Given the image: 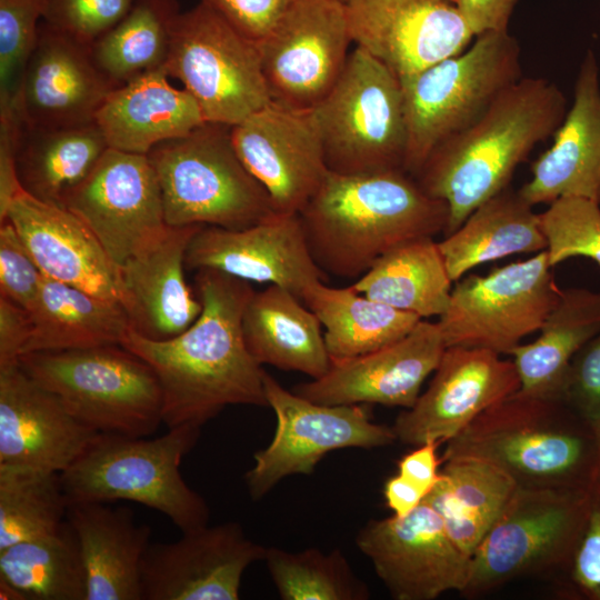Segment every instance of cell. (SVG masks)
<instances>
[{
    "mask_svg": "<svg viewBox=\"0 0 600 600\" xmlns=\"http://www.w3.org/2000/svg\"><path fill=\"white\" fill-rule=\"evenodd\" d=\"M147 156L158 177L168 226L236 230L274 213L268 192L239 158L229 126L206 122Z\"/></svg>",
    "mask_w": 600,
    "mask_h": 600,
    "instance_id": "cell-6",
    "label": "cell"
},
{
    "mask_svg": "<svg viewBox=\"0 0 600 600\" xmlns=\"http://www.w3.org/2000/svg\"><path fill=\"white\" fill-rule=\"evenodd\" d=\"M22 122L11 107L0 108V223L13 199L22 191L17 171V152Z\"/></svg>",
    "mask_w": 600,
    "mask_h": 600,
    "instance_id": "cell-49",
    "label": "cell"
},
{
    "mask_svg": "<svg viewBox=\"0 0 600 600\" xmlns=\"http://www.w3.org/2000/svg\"><path fill=\"white\" fill-rule=\"evenodd\" d=\"M6 220L44 276L121 304L118 267L71 211L22 190L11 202Z\"/></svg>",
    "mask_w": 600,
    "mask_h": 600,
    "instance_id": "cell-25",
    "label": "cell"
},
{
    "mask_svg": "<svg viewBox=\"0 0 600 600\" xmlns=\"http://www.w3.org/2000/svg\"><path fill=\"white\" fill-rule=\"evenodd\" d=\"M114 88L93 63L89 47L42 20L10 107L29 127L80 126L94 122Z\"/></svg>",
    "mask_w": 600,
    "mask_h": 600,
    "instance_id": "cell-23",
    "label": "cell"
},
{
    "mask_svg": "<svg viewBox=\"0 0 600 600\" xmlns=\"http://www.w3.org/2000/svg\"><path fill=\"white\" fill-rule=\"evenodd\" d=\"M196 294L201 312L181 333L148 339L129 329L121 346L154 371L162 391V423L202 428L226 407H268L261 366L248 351L242 314L254 292L250 282L199 269Z\"/></svg>",
    "mask_w": 600,
    "mask_h": 600,
    "instance_id": "cell-1",
    "label": "cell"
},
{
    "mask_svg": "<svg viewBox=\"0 0 600 600\" xmlns=\"http://www.w3.org/2000/svg\"><path fill=\"white\" fill-rule=\"evenodd\" d=\"M566 112V98L556 83L522 77L473 123L430 152L414 178L426 193L447 203L443 236L509 188L517 167L553 136Z\"/></svg>",
    "mask_w": 600,
    "mask_h": 600,
    "instance_id": "cell-3",
    "label": "cell"
},
{
    "mask_svg": "<svg viewBox=\"0 0 600 600\" xmlns=\"http://www.w3.org/2000/svg\"><path fill=\"white\" fill-rule=\"evenodd\" d=\"M453 282L471 269L517 253L547 249L539 213L510 188L476 208L439 242Z\"/></svg>",
    "mask_w": 600,
    "mask_h": 600,
    "instance_id": "cell-32",
    "label": "cell"
},
{
    "mask_svg": "<svg viewBox=\"0 0 600 600\" xmlns=\"http://www.w3.org/2000/svg\"><path fill=\"white\" fill-rule=\"evenodd\" d=\"M597 431V464H596V474H594V486L600 488V428L596 429Z\"/></svg>",
    "mask_w": 600,
    "mask_h": 600,
    "instance_id": "cell-55",
    "label": "cell"
},
{
    "mask_svg": "<svg viewBox=\"0 0 600 600\" xmlns=\"http://www.w3.org/2000/svg\"><path fill=\"white\" fill-rule=\"evenodd\" d=\"M453 283L439 242L422 237L384 253L351 287L370 299L426 319L446 311Z\"/></svg>",
    "mask_w": 600,
    "mask_h": 600,
    "instance_id": "cell-36",
    "label": "cell"
},
{
    "mask_svg": "<svg viewBox=\"0 0 600 600\" xmlns=\"http://www.w3.org/2000/svg\"><path fill=\"white\" fill-rule=\"evenodd\" d=\"M521 78L520 47L506 30L482 33L460 53L400 80L407 128L403 170L414 177L438 144L473 123Z\"/></svg>",
    "mask_w": 600,
    "mask_h": 600,
    "instance_id": "cell-7",
    "label": "cell"
},
{
    "mask_svg": "<svg viewBox=\"0 0 600 600\" xmlns=\"http://www.w3.org/2000/svg\"><path fill=\"white\" fill-rule=\"evenodd\" d=\"M518 0H457L458 8L474 37L506 31Z\"/></svg>",
    "mask_w": 600,
    "mask_h": 600,
    "instance_id": "cell-51",
    "label": "cell"
},
{
    "mask_svg": "<svg viewBox=\"0 0 600 600\" xmlns=\"http://www.w3.org/2000/svg\"><path fill=\"white\" fill-rule=\"evenodd\" d=\"M97 433L20 363L0 369V464L61 473Z\"/></svg>",
    "mask_w": 600,
    "mask_h": 600,
    "instance_id": "cell-24",
    "label": "cell"
},
{
    "mask_svg": "<svg viewBox=\"0 0 600 600\" xmlns=\"http://www.w3.org/2000/svg\"><path fill=\"white\" fill-rule=\"evenodd\" d=\"M352 42L400 80L467 49L474 38L457 0H347Z\"/></svg>",
    "mask_w": 600,
    "mask_h": 600,
    "instance_id": "cell-17",
    "label": "cell"
},
{
    "mask_svg": "<svg viewBox=\"0 0 600 600\" xmlns=\"http://www.w3.org/2000/svg\"><path fill=\"white\" fill-rule=\"evenodd\" d=\"M439 442L429 441L416 447L398 461V474L419 488L424 496L436 487L441 478L438 457Z\"/></svg>",
    "mask_w": 600,
    "mask_h": 600,
    "instance_id": "cell-52",
    "label": "cell"
},
{
    "mask_svg": "<svg viewBox=\"0 0 600 600\" xmlns=\"http://www.w3.org/2000/svg\"><path fill=\"white\" fill-rule=\"evenodd\" d=\"M0 578L28 600H87L80 544L67 519L50 534L0 550Z\"/></svg>",
    "mask_w": 600,
    "mask_h": 600,
    "instance_id": "cell-39",
    "label": "cell"
},
{
    "mask_svg": "<svg viewBox=\"0 0 600 600\" xmlns=\"http://www.w3.org/2000/svg\"><path fill=\"white\" fill-rule=\"evenodd\" d=\"M108 148L96 122L53 128L22 123L17 152L20 186L39 200L61 206Z\"/></svg>",
    "mask_w": 600,
    "mask_h": 600,
    "instance_id": "cell-35",
    "label": "cell"
},
{
    "mask_svg": "<svg viewBox=\"0 0 600 600\" xmlns=\"http://www.w3.org/2000/svg\"><path fill=\"white\" fill-rule=\"evenodd\" d=\"M180 12L178 0H137L127 14L90 47L93 63L116 88L164 69Z\"/></svg>",
    "mask_w": 600,
    "mask_h": 600,
    "instance_id": "cell-38",
    "label": "cell"
},
{
    "mask_svg": "<svg viewBox=\"0 0 600 600\" xmlns=\"http://www.w3.org/2000/svg\"><path fill=\"white\" fill-rule=\"evenodd\" d=\"M447 349L438 321L421 319L399 340L372 352L331 360L328 372L293 388L321 404H382L411 408Z\"/></svg>",
    "mask_w": 600,
    "mask_h": 600,
    "instance_id": "cell-22",
    "label": "cell"
},
{
    "mask_svg": "<svg viewBox=\"0 0 600 600\" xmlns=\"http://www.w3.org/2000/svg\"><path fill=\"white\" fill-rule=\"evenodd\" d=\"M164 71L207 122L232 127L271 102L258 43L200 2L178 16Z\"/></svg>",
    "mask_w": 600,
    "mask_h": 600,
    "instance_id": "cell-11",
    "label": "cell"
},
{
    "mask_svg": "<svg viewBox=\"0 0 600 600\" xmlns=\"http://www.w3.org/2000/svg\"><path fill=\"white\" fill-rule=\"evenodd\" d=\"M328 170L357 174L403 170L407 128L400 79L362 48L312 110Z\"/></svg>",
    "mask_w": 600,
    "mask_h": 600,
    "instance_id": "cell-10",
    "label": "cell"
},
{
    "mask_svg": "<svg viewBox=\"0 0 600 600\" xmlns=\"http://www.w3.org/2000/svg\"><path fill=\"white\" fill-rule=\"evenodd\" d=\"M591 488L518 487L473 552L460 594L480 597L520 578H559L584 529Z\"/></svg>",
    "mask_w": 600,
    "mask_h": 600,
    "instance_id": "cell-9",
    "label": "cell"
},
{
    "mask_svg": "<svg viewBox=\"0 0 600 600\" xmlns=\"http://www.w3.org/2000/svg\"><path fill=\"white\" fill-rule=\"evenodd\" d=\"M48 0H0V108L10 107L37 44Z\"/></svg>",
    "mask_w": 600,
    "mask_h": 600,
    "instance_id": "cell-43",
    "label": "cell"
},
{
    "mask_svg": "<svg viewBox=\"0 0 600 600\" xmlns=\"http://www.w3.org/2000/svg\"><path fill=\"white\" fill-rule=\"evenodd\" d=\"M263 561L283 600H368V586L354 573L346 556L318 548L291 552L267 547Z\"/></svg>",
    "mask_w": 600,
    "mask_h": 600,
    "instance_id": "cell-41",
    "label": "cell"
},
{
    "mask_svg": "<svg viewBox=\"0 0 600 600\" xmlns=\"http://www.w3.org/2000/svg\"><path fill=\"white\" fill-rule=\"evenodd\" d=\"M164 69L137 77L106 98L96 114L109 148L148 154L156 146L183 137L206 123L200 107Z\"/></svg>",
    "mask_w": 600,
    "mask_h": 600,
    "instance_id": "cell-28",
    "label": "cell"
},
{
    "mask_svg": "<svg viewBox=\"0 0 600 600\" xmlns=\"http://www.w3.org/2000/svg\"><path fill=\"white\" fill-rule=\"evenodd\" d=\"M519 193L532 206L564 197L600 202V82L594 53L580 66L573 101L553 133V142L531 166Z\"/></svg>",
    "mask_w": 600,
    "mask_h": 600,
    "instance_id": "cell-27",
    "label": "cell"
},
{
    "mask_svg": "<svg viewBox=\"0 0 600 600\" xmlns=\"http://www.w3.org/2000/svg\"><path fill=\"white\" fill-rule=\"evenodd\" d=\"M383 496L393 516L404 517L424 500V493L400 474L389 478L383 487Z\"/></svg>",
    "mask_w": 600,
    "mask_h": 600,
    "instance_id": "cell-53",
    "label": "cell"
},
{
    "mask_svg": "<svg viewBox=\"0 0 600 600\" xmlns=\"http://www.w3.org/2000/svg\"><path fill=\"white\" fill-rule=\"evenodd\" d=\"M186 267L276 284L301 300L310 286L327 276L311 254L299 213L274 212L244 229L203 226L190 241Z\"/></svg>",
    "mask_w": 600,
    "mask_h": 600,
    "instance_id": "cell-21",
    "label": "cell"
},
{
    "mask_svg": "<svg viewBox=\"0 0 600 600\" xmlns=\"http://www.w3.org/2000/svg\"><path fill=\"white\" fill-rule=\"evenodd\" d=\"M266 549L233 521L150 543L142 561V600H238L244 571L263 560Z\"/></svg>",
    "mask_w": 600,
    "mask_h": 600,
    "instance_id": "cell-20",
    "label": "cell"
},
{
    "mask_svg": "<svg viewBox=\"0 0 600 600\" xmlns=\"http://www.w3.org/2000/svg\"><path fill=\"white\" fill-rule=\"evenodd\" d=\"M561 400L587 423L600 428V331L573 357Z\"/></svg>",
    "mask_w": 600,
    "mask_h": 600,
    "instance_id": "cell-47",
    "label": "cell"
},
{
    "mask_svg": "<svg viewBox=\"0 0 600 600\" xmlns=\"http://www.w3.org/2000/svg\"><path fill=\"white\" fill-rule=\"evenodd\" d=\"M87 574V600H142V561L151 530L129 508L104 502L68 507Z\"/></svg>",
    "mask_w": 600,
    "mask_h": 600,
    "instance_id": "cell-29",
    "label": "cell"
},
{
    "mask_svg": "<svg viewBox=\"0 0 600 600\" xmlns=\"http://www.w3.org/2000/svg\"><path fill=\"white\" fill-rule=\"evenodd\" d=\"M137 0H48L43 22L91 47L116 26Z\"/></svg>",
    "mask_w": 600,
    "mask_h": 600,
    "instance_id": "cell-44",
    "label": "cell"
},
{
    "mask_svg": "<svg viewBox=\"0 0 600 600\" xmlns=\"http://www.w3.org/2000/svg\"><path fill=\"white\" fill-rule=\"evenodd\" d=\"M446 443L441 461L478 458L518 487L588 490L594 483L597 431L560 399L517 391Z\"/></svg>",
    "mask_w": 600,
    "mask_h": 600,
    "instance_id": "cell-4",
    "label": "cell"
},
{
    "mask_svg": "<svg viewBox=\"0 0 600 600\" xmlns=\"http://www.w3.org/2000/svg\"><path fill=\"white\" fill-rule=\"evenodd\" d=\"M202 224L168 226L119 268L121 306L130 327L152 340L172 338L199 317L202 306L184 279L186 253Z\"/></svg>",
    "mask_w": 600,
    "mask_h": 600,
    "instance_id": "cell-26",
    "label": "cell"
},
{
    "mask_svg": "<svg viewBox=\"0 0 600 600\" xmlns=\"http://www.w3.org/2000/svg\"><path fill=\"white\" fill-rule=\"evenodd\" d=\"M299 217L319 268L352 279L407 241L444 233L449 210L404 170L329 171Z\"/></svg>",
    "mask_w": 600,
    "mask_h": 600,
    "instance_id": "cell-2",
    "label": "cell"
},
{
    "mask_svg": "<svg viewBox=\"0 0 600 600\" xmlns=\"http://www.w3.org/2000/svg\"><path fill=\"white\" fill-rule=\"evenodd\" d=\"M289 290L270 284L253 292L242 314V336L260 364L297 371L318 379L331 366L321 322Z\"/></svg>",
    "mask_w": 600,
    "mask_h": 600,
    "instance_id": "cell-30",
    "label": "cell"
},
{
    "mask_svg": "<svg viewBox=\"0 0 600 600\" xmlns=\"http://www.w3.org/2000/svg\"><path fill=\"white\" fill-rule=\"evenodd\" d=\"M519 388L512 360L487 349L448 347L426 391L391 428L404 444L447 442Z\"/></svg>",
    "mask_w": 600,
    "mask_h": 600,
    "instance_id": "cell-18",
    "label": "cell"
},
{
    "mask_svg": "<svg viewBox=\"0 0 600 600\" xmlns=\"http://www.w3.org/2000/svg\"><path fill=\"white\" fill-rule=\"evenodd\" d=\"M19 363L97 432L148 437L162 423V391L153 369L121 344L30 352Z\"/></svg>",
    "mask_w": 600,
    "mask_h": 600,
    "instance_id": "cell-8",
    "label": "cell"
},
{
    "mask_svg": "<svg viewBox=\"0 0 600 600\" xmlns=\"http://www.w3.org/2000/svg\"><path fill=\"white\" fill-rule=\"evenodd\" d=\"M43 273L8 220L0 227V294L30 311Z\"/></svg>",
    "mask_w": 600,
    "mask_h": 600,
    "instance_id": "cell-46",
    "label": "cell"
},
{
    "mask_svg": "<svg viewBox=\"0 0 600 600\" xmlns=\"http://www.w3.org/2000/svg\"><path fill=\"white\" fill-rule=\"evenodd\" d=\"M339 1H341V2H343V3H344V2L347 1V0H339Z\"/></svg>",
    "mask_w": 600,
    "mask_h": 600,
    "instance_id": "cell-56",
    "label": "cell"
},
{
    "mask_svg": "<svg viewBox=\"0 0 600 600\" xmlns=\"http://www.w3.org/2000/svg\"><path fill=\"white\" fill-rule=\"evenodd\" d=\"M293 0H199L243 36L262 40Z\"/></svg>",
    "mask_w": 600,
    "mask_h": 600,
    "instance_id": "cell-48",
    "label": "cell"
},
{
    "mask_svg": "<svg viewBox=\"0 0 600 600\" xmlns=\"http://www.w3.org/2000/svg\"><path fill=\"white\" fill-rule=\"evenodd\" d=\"M200 432V427L182 424L152 439L97 433L60 473L69 504L128 500L163 513L181 532L208 524V503L180 472Z\"/></svg>",
    "mask_w": 600,
    "mask_h": 600,
    "instance_id": "cell-5",
    "label": "cell"
},
{
    "mask_svg": "<svg viewBox=\"0 0 600 600\" xmlns=\"http://www.w3.org/2000/svg\"><path fill=\"white\" fill-rule=\"evenodd\" d=\"M30 333L29 311L0 296V369L19 364Z\"/></svg>",
    "mask_w": 600,
    "mask_h": 600,
    "instance_id": "cell-50",
    "label": "cell"
},
{
    "mask_svg": "<svg viewBox=\"0 0 600 600\" xmlns=\"http://www.w3.org/2000/svg\"><path fill=\"white\" fill-rule=\"evenodd\" d=\"M356 544L396 600H433L464 589L471 558L448 534L426 501L404 517L370 520Z\"/></svg>",
    "mask_w": 600,
    "mask_h": 600,
    "instance_id": "cell-16",
    "label": "cell"
},
{
    "mask_svg": "<svg viewBox=\"0 0 600 600\" xmlns=\"http://www.w3.org/2000/svg\"><path fill=\"white\" fill-rule=\"evenodd\" d=\"M68 507L60 473L0 464V550L54 532Z\"/></svg>",
    "mask_w": 600,
    "mask_h": 600,
    "instance_id": "cell-40",
    "label": "cell"
},
{
    "mask_svg": "<svg viewBox=\"0 0 600 600\" xmlns=\"http://www.w3.org/2000/svg\"><path fill=\"white\" fill-rule=\"evenodd\" d=\"M258 43L272 102L312 110L340 77L352 42L339 0H293Z\"/></svg>",
    "mask_w": 600,
    "mask_h": 600,
    "instance_id": "cell-14",
    "label": "cell"
},
{
    "mask_svg": "<svg viewBox=\"0 0 600 600\" xmlns=\"http://www.w3.org/2000/svg\"><path fill=\"white\" fill-rule=\"evenodd\" d=\"M0 599L1 600H28L27 596L17 587L0 578Z\"/></svg>",
    "mask_w": 600,
    "mask_h": 600,
    "instance_id": "cell-54",
    "label": "cell"
},
{
    "mask_svg": "<svg viewBox=\"0 0 600 600\" xmlns=\"http://www.w3.org/2000/svg\"><path fill=\"white\" fill-rule=\"evenodd\" d=\"M600 331V291L561 290L546 317L539 337L520 343L509 356L516 367L519 393L560 399L576 353Z\"/></svg>",
    "mask_w": 600,
    "mask_h": 600,
    "instance_id": "cell-31",
    "label": "cell"
},
{
    "mask_svg": "<svg viewBox=\"0 0 600 600\" xmlns=\"http://www.w3.org/2000/svg\"><path fill=\"white\" fill-rule=\"evenodd\" d=\"M231 139L276 213H299L329 172L311 110L271 101L232 126Z\"/></svg>",
    "mask_w": 600,
    "mask_h": 600,
    "instance_id": "cell-19",
    "label": "cell"
},
{
    "mask_svg": "<svg viewBox=\"0 0 600 600\" xmlns=\"http://www.w3.org/2000/svg\"><path fill=\"white\" fill-rule=\"evenodd\" d=\"M442 462L441 478L423 501L438 512L456 546L471 558L518 484L503 470L478 458Z\"/></svg>",
    "mask_w": 600,
    "mask_h": 600,
    "instance_id": "cell-34",
    "label": "cell"
},
{
    "mask_svg": "<svg viewBox=\"0 0 600 600\" xmlns=\"http://www.w3.org/2000/svg\"><path fill=\"white\" fill-rule=\"evenodd\" d=\"M547 251L469 274L452 287L438 323L448 347L487 349L510 354L527 336L539 331L557 302L558 288Z\"/></svg>",
    "mask_w": 600,
    "mask_h": 600,
    "instance_id": "cell-12",
    "label": "cell"
},
{
    "mask_svg": "<svg viewBox=\"0 0 600 600\" xmlns=\"http://www.w3.org/2000/svg\"><path fill=\"white\" fill-rule=\"evenodd\" d=\"M29 313L31 333L22 354L121 344L131 328L119 302L47 276Z\"/></svg>",
    "mask_w": 600,
    "mask_h": 600,
    "instance_id": "cell-33",
    "label": "cell"
},
{
    "mask_svg": "<svg viewBox=\"0 0 600 600\" xmlns=\"http://www.w3.org/2000/svg\"><path fill=\"white\" fill-rule=\"evenodd\" d=\"M268 407L277 418L271 442L253 454L244 474L253 500L263 498L282 479L310 474L329 452L344 448L372 449L397 441L391 427L372 421L366 404H321L282 387L263 373Z\"/></svg>",
    "mask_w": 600,
    "mask_h": 600,
    "instance_id": "cell-13",
    "label": "cell"
},
{
    "mask_svg": "<svg viewBox=\"0 0 600 600\" xmlns=\"http://www.w3.org/2000/svg\"><path fill=\"white\" fill-rule=\"evenodd\" d=\"M558 596L600 600V488L592 486L584 529L564 572L556 580Z\"/></svg>",
    "mask_w": 600,
    "mask_h": 600,
    "instance_id": "cell-45",
    "label": "cell"
},
{
    "mask_svg": "<svg viewBox=\"0 0 600 600\" xmlns=\"http://www.w3.org/2000/svg\"><path fill=\"white\" fill-rule=\"evenodd\" d=\"M118 269L167 229L157 173L147 154L108 148L63 199Z\"/></svg>",
    "mask_w": 600,
    "mask_h": 600,
    "instance_id": "cell-15",
    "label": "cell"
},
{
    "mask_svg": "<svg viewBox=\"0 0 600 600\" xmlns=\"http://www.w3.org/2000/svg\"><path fill=\"white\" fill-rule=\"evenodd\" d=\"M324 328V342L331 360L359 357L388 346L421 320L370 299L351 286L332 288L317 282L302 297Z\"/></svg>",
    "mask_w": 600,
    "mask_h": 600,
    "instance_id": "cell-37",
    "label": "cell"
},
{
    "mask_svg": "<svg viewBox=\"0 0 600 600\" xmlns=\"http://www.w3.org/2000/svg\"><path fill=\"white\" fill-rule=\"evenodd\" d=\"M550 266L577 257L600 267V202L582 197L554 200L539 213Z\"/></svg>",
    "mask_w": 600,
    "mask_h": 600,
    "instance_id": "cell-42",
    "label": "cell"
}]
</instances>
